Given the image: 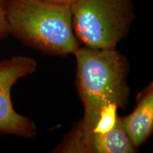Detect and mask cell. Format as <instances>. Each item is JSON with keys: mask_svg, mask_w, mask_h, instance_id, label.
Returning <instances> with one entry per match:
<instances>
[{"mask_svg": "<svg viewBox=\"0 0 153 153\" xmlns=\"http://www.w3.org/2000/svg\"><path fill=\"white\" fill-rule=\"evenodd\" d=\"M9 33L47 55H74L81 46L72 26L71 4L43 0H8Z\"/></svg>", "mask_w": 153, "mask_h": 153, "instance_id": "1", "label": "cell"}, {"mask_svg": "<svg viewBox=\"0 0 153 153\" xmlns=\"http://www.w3.org/2000/svg\"><path fill=\"white\" fill-rule=\"evenodd\" d=\"M76 87L85 111L95 110L110 104L119 108L128 104V60L113 49L80 46L74 53Z\"/></svg>", "mask_w": 153, "mask_h": 153, "instance_id": "2", "label": "cell"}, {"mask_svg": "<svg viewBox=\"0 0 153 153\" xmlns=\"http://www.w3.org/2000/svg\"><path fill=\"white\" fill-rule=\"evenodd\" d=\"M72 26L82 46L116 48L135 20L133 0H74Z\"/></svg>", "mask_w": 153, "mask_h": 153, "instance_id": "3", "label": "cell"}, {"mask_svg": "<svg viewBox=\"0 0 153 153\" xmlns=\"http://www.w3.org/2000/svg\"><path fill=\"white\" fill-rule=\"evenodd\" d=\"M38 64L33 57L16 55L0 60V134L30 139L37 128L30 118L15 110L11 93L18 80L33 74Z\"/></svg>", "mask_w": 153, "mask_h": 153, "instance_id": "4", "label": "cell"}, {"mask_svg": "<svg viewBox=\"0 0 153 153\" xmlns=\"http://www.w3.org/2000/svg\"><path fill=\"white\" fill-rule=\"evenodd\" d=\"M137 150L126 135L120 116L117 126L106 134L83 131L74 126L52 152L135 153Z\"/></svg>", "mask_w": 153, "mask_h": 153, "instance_id": "5", "label": "cell"}, {"mask_svg": "<svg viewBox=\"0 0 153 153\" xmlns=\"http://www.w3.org/2000/svg\"><path fill=\"white\" fill-rule=\"evenodd\" d=\"M120 122L126 135L135 148L143 145L153 132V83L137 94L136 105L127 116H120Z\"/></svg>", "mask_w": 153, "mask_h": 153, "instance_id": "6", "label": "cell"}, {"mask_svg": "<svg viewBox=\"0 0 153 153\" xmlns=\"http://www.w3.org/2000/svg\"><path fill=\"white\" fill-rule=\"evenodd\" d=\"M8 0H0V41L9 35V26L7 18Z\"/></svg>", "mask_w": 153, "mask_h": 153, "instance_id": "7", "label": "cell"}, {"mask_svg": "<svg viewBox=\"0 0 153 153\" xmlns=\"http://www.w3.org/2000/svg\"><path fill=\"white\" fill-rule=\"evenodd\" d=\"M43 1H50V2L58 3V4H72L74 0H43Z\"/></svg>", "mask_w": 153, "mask_h": 153, "instance_id": "8", "label": "cell"}]
</instances>
